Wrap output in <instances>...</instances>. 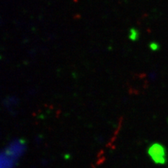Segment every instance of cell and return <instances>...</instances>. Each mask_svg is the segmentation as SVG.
<instances>
[{
	"label": "cell",
	"mask_w": 168,
	"mask_h": 168,
	"mask_svg": "<svg viewBox=\"0 0 168 168\" xmlns=\"http://www.w3.org/2000/svg\"><path fill=\"white\" fill-rule=\"evenodd\" d=\"M151 48L153 49V50H157L159 47H158V45H157L156 44H153V45H151Z\"/></svg>",
	"instance_id": "obj_2"
},
{
	"label": "cell",
	"mask_w": 168,
	"mask_h": 168,
	"mask_svg": "<svg viewBox=\"0 0 168 168\" xmlns=\"http://www.w3.org/2000/svg\"><path fill=\"white\" fill-rule=\"evenodd\" d=\"M148 153L154 163L164 164L167 162V153L165 147L160 143H153L148 149Z\"/></svg>",
	"instance_id": "obj_1"
}]
</instances>
